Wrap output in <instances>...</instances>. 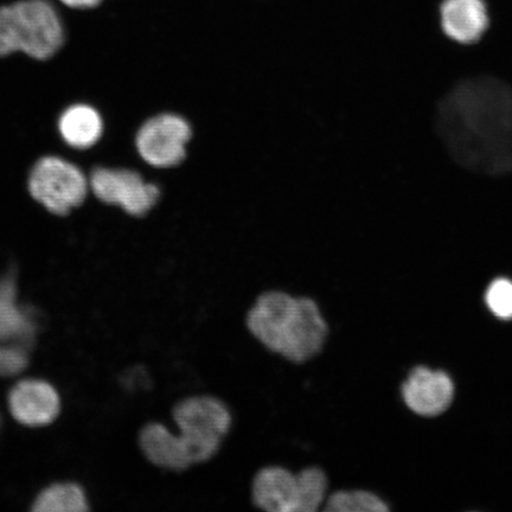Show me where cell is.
<instances>
[{"label":"cell","mask_w":512,"mask_h":512,"mask_svg":"<svg viewBox=\"0 0 512 512\" xmlns=\"http://www.w3.org/2000/svg\"><path fill=\"white\" fill-rule=\"evenodd\" d=\"M172 419L178 434L151 422L140 433L139 445L153 465L178 472L213 459L233 422L226 403L211 395L190 396L177 402Z\"/></svg>","instance_id":"2"},{"label":"cell","mask_w":512,"mask_h":512,"mask_svg":"<svg viewBox=\"0 0 512 512\" xmlns=\"http://www.w3.org/2000/svg\"><path fill=\"white\" fill-rule=\"evenodd\" d=\"M31 349L18 343H0V377H12L29 366Z\"/></svg>","instance_id":"16"},{"label":"cell","mask_w":512,"mask_h":512,"mask_svg":"<svg viewBox=\"0 0 512 512\" xmlns=\"http://www.w3.org/2000/svg\"><path fill=\"white\" fill-rule=\"evenodd\" d=\"M36 332L30 312L17 304L15 274L9 272L0 278V343H18L31 349Z\"/></svg>","instance_id":"12"},{"label":"cell","mask_w":512,"mask_h":512,"mask_svg":"<svg viewBox=\"0 0 512 512\" xmlns=\"http://www.w3.org/2000/svg\"><path fill=\"white\" fill-rule=\"evenodd\" d=\"M403 399L419 415L435 416L451 405L454 386L444 371L416 368L402 387Z\"/></svg>","instance_id":"9"},{"label":"cell","mask_w":512,"mask_h":512,"mask_svg":"<svg viewBox=\"0 0 512 512\" xmlns=\"http://www.w3.org/2000/svg\"><path fill=\"white\" fill-rule=\"evenodd\" d=\"M325 512H386L387 504L379 496L363 490H341L326 497Z\"/></svg>","instance_id":"15"},{"label":"cell","mask_w":512,"mask_h":512,"mask_svg":"<svg viewBox=\"0 0 512 512\" xmlns=\"http://www.w3.org/2000/svg\"><path fill=\"white\" fill-rule=\"evenodd\" d=\"M190 138L187 120L176 114H160L139 128L136 146L144 162L158 169H169L183 162Z\"/></svg>","instance_id":"7"},{"label":"cell","mask_w":512,"mask_h":512,"mask_svg":"<svg viewBox=\"0 0 512 512\" xmlns=\"http://www.w3.org/2000/svg\"><path fill=\"white\" fill-rule=\"evenodd\" d=\"M88 179L89 189L98 200L118 206L131 216H144L159 200L157 185L145 182L136 171L95 168Z\"/></svg>","instance_id":"8"},{"label":"cell","mask_w":512,"mask_h":512,"mask_svg":"<svg viewBox=\"0 0 512 512\" xmlns=\"http://www.w3.org/2000/svg\"><path fill=\"white\" fill-rule=\"evenodd\" d=\"M246 324L266 349L294 364L320 354L330 331L315 300L281 291L260 294L247 313Z\"/></svg>","instance_id":"3"},{"label":"cell","mask_w":512,"mask_h":512,"mask_svg":"<svg viewBox=\"0 0 512 512\" xmlns=\"http://www.w3.org/2000/svg\"><path fill=\"white\" fill-rule=\"evenodd\" d=\"M32 510L36 512H82L88 510L85 492L72 483L54 484L37 496Z\"/></svg>","instance_id":"14"},{"label":"cell","mask_w":512,"mask_h":512,"mask_svg":"<svg viewBox=\"0 0 512 512\" xmlns=\"http://www.w3.org/2000/svg\"><path fill=\"white\" fill-rule=\"evenodd\" d=\"M489 23L488 6L484 0H444L440 5L441 30L459 44L482 40Z\"/></svg>","instance_id":"11"},{"label":"cell","mask_w":512,"mask_h":512,"mask_svg":"<svg viewBox=\"0 0 512 512\" xmlns=\"http://www.w3.org/2000/svg\"><path fill=\"white\" fill-rule=\"evenodd\" d=\"M12 416L22 425L37 427L53 422L60 412L59 394L40 380L18 382L9 394Z\"/></svg>","instance_id":"10"},{"label":"cell","mask_w":512,"mask_h":512,"mask_svg":"<svg viewBox=\"0 0 512 512\" xmlns=\"http://www.w3.org/2000/svg\"><path fill=\"white\" fill-rule=\"evenodd\" d=\"M66 40L59 11L49 0H19L0 6V57L17 51L47 61Z\"/></svg>","instance_id":"4"},{"label":"cell","mask_w":512,"mask_h":512,"mask_svg":"<svg viewBox=\"0 0 512 512\" xmlns=\"http://www.w3.org/2000/svg\"><path fill=\"white\" fill-rule=\"evenodd\" d=\"M435 128L450 157L485 176L512 174V87L494 76L459 81L440 100Z\"/></svg>","instance_id":"1"},{"label":"cell","mask_w":512,"mask_h":512,"mask_svg":"<svg viewBox=\"0 0 512 512\" xmlns=\"http://www.w3.org/2000/svg\"><path fill=\"white\" fill-rule=\"evenodd\" d=\"M485 300L495 316L501 319H512V281L496 279L486 291Z\"/></svg>","instance_id":"17"},{"label":"cell","mask_w":512,"mask_h":512,"mask_svg":"<svg viewBox=\"0 0 512 512\" xmlns=\"http://www.w3.org/2000/svg\"><path fill=\"white\" fill-rule=\"evenodd\" d=\"M329 478L322 467L293 473L283 466H267L256 473L252 499L256 508L270 512H316L323 508Z\"/></svg>","instance_id":"5"},{"label":"cell","mask_w":512,"mask_h":512,"mask_svg":"<svg viewBox=\"0 0 512 512\" xmlns=\"http://www.w3.org/2000/svg\"><path fill=\"white\" fill-rule=\"evenodd\" d=\"M89 179L73 163L60 157H43L31 169L29 191L51 214L64 216L85 202Z\"/></svg>","instance_id":"6"},{"label":"cell","mask_w":512,"mask_h":512,"mask_svg":"<svg viewBox=\"0 0 512 512\" xmlns=\"http://www.w3.org/2000/svg\"><path fill=\"white\" fill-rule=\"evenodd\" d=\"M59 131L64 143L78 150H86L99 142L104 132V121L92 106L74 105L60 117Z\"/></svg>","instance_id":"13"},{"label":"cell","mask_w":512,"mask_h":512,"mask_svg":"<svg viewBox=\"0 0 512 512\" xmlns=\"http://www.w3.org/2000/svg\"><path fill=\"white\" fill-rule=\"evenodd\" d=\"M62 3L74 9H92L101 3V0H61Z\"/></svg>","instance_id":"18"}]
</instances>
